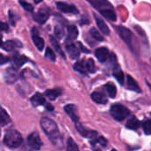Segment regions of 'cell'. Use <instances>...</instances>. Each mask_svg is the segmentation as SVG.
<instances>
[{"mask_svg": "<svg viewBox=\"0 0 151 151\" xmlns=\"http://www.w3.org/2000/svg\"><path fill=\"white\" fill-rule=\"evenodd\" d=\"M50 42H51L52 45L53 46V48L55 49V51H56V52H57L60 56H61V57L65 58V53L63 52V51H62L61 47L60 46V45H59L58 41H57L53 37H50Z\"/></svg>", "mask_w": 151, "mask_h": 151, "instance_id": "cell-24", "label": "cell"}, {"mask_svg": "<svg viewBox=\"0 0 151 151\" xmlns=\"http://www.w3.org/2000/svg\"><path fill=\"white\" fill-rule=\"evenodd\" d=\"M3 45V41H2V37L1 36H0V46H2Z\"/></svg>", "mask_w": 151, "mask_h": 151, "instance_id": "cell-40", "label": "cell"}, {"mask_svg": "<svg viewBox=\"0 0 151 151\" xmlns=\"http://www.w3.org/2000/svg\"><path fill=\"white\" fill-rule=\"evenodd\" d=\"M111 151H116V149H112Z\"/></svg>", "mask_w": 151, "mask_h": 151, "instance_id": "cell-42", "label": "cell"}, {"mask_svg": "<svg viewBox=\"0 0 151 151\" xmlns=\"http://www.w3.org/2000/svg\"><path fill=\"white\" fill-rule=\"evenodd\" d=\"M54 33H55L56 37H58L59 38L62 37H63V35H64V29H63V27H61V26H60V25L55 26Z\"/></svg>", "mask_w": 151, "mask_h": 151, "instance_id": "cell-35", "label": "cell"}, {"mask_svg": "<svg viewBox=\"0 0 151 151\" xmlns=\"http://www.w3.org/2000/svg\"><path fill=\"white\" fill-rule=\"evenodd\" d=\"M76 128H77V130L78 131V132L86 137V138H89L91 139H93L94 138H96L98 136V133L97 132H94V131H90V130H86L85 127H83V125L78 121L76 122Z\"/></svg>", "mask_w": 151, "mask_h": 151, "instance_id": "cell-7", "label": "cell"}, {"mask_svg": "<svg viewBox=\"0 0 151 151\" xmlns=\"http://www.w3.org/2000/svg\"><path fill=\"white\" fill-rule=\"evenodd\" d=\"M143 131L147 135H150L151 134V120L147 119L143 123Z\"/></svg>", "mask_w": 151, "mask_h": 151, "instance_id": "cell-31", "label": "cell"}, {"mask_svg": "<svg viewBox=\"0 0 151 151\" xmlns=\"http://www.w3.org/2000/svg\"><path fill=\"white\" fill-rule=\"evenodd\" d=\"M109 51L106 47H100L95 51V56L100 62H105L109 58Z\"/></svg>", "mask_w": 151, "mask_h": 151, "instance_id": "cell-12", "label": "cell"}, {"mask_svg": "<svg viewBox=\"0 0 151 151\" xmlns=\"http://www.w3.org/2000/svg\"><path fill=\"white\" fill-rule=\"evenodd\" d=\"M3 48L6 51H13L14 48H16L17 46H21L20 45H17L14 41H7L6 43L3 44Z\"/></svg>", "mask_w": 151, "mask_h": 151, "instance_id": "cell-29", "label": "cell"}, {"mask_svg": "<svg viewBox=\"0 0 151 151\" xmlns=\"http://www.w3.org/2000/svg\"><path fill=\"white\" fill-rule=\"evenodd\" d=\"M92 100L99 104H106L108 102L107 97L102 93H99V92H93L92 93Z\"/></svg>", "mask_w": 151, "mask_h": 151, "instance_id": "cell-16", "label": "cell"}, {"mask_svg": "<svg viewBox=\"0 0 151 151\" xmlns=\"http://www.w3.org/2000/svg\"><path fill=\"white\" fill-rule=\"evenodd\" d=\"M93 16H94L95 22H96V24H97L99 29H100L104 35H107V36L109 35V29L108 25L104 22V21H103L101 17H99L97 14H93Z\"/></svg>", "mask_w": 151, "mask_h": 151, "instance_id": "cell-13", "label": "cell"}, {"mask_svg": "<svg viewBox=\"0 0 151 151\" xmlns=\"http://www.w3.org/2000/svg\"><path fill=\"white\" fill-rule=\"evenodd\" d=\"M78 44H79V47H80V49H81V50H83V52H87V53H89V52H90V51H89L88 49H86V47H84V45H83L81 43H78ZM81 50H80V51H81Z\"/></svg>", "mask_w": 151, "mask_h": 151, "instance_id": "cell-38", "label": "cell"}, {"mask_svg": "<svg viewBox=\"0 0 151 151\" xmlns=\"http://www.w3.org/2000/svg\"><path fill=\"white\" fill-rule=\"evenodd\" d=\"M28 144L34 150H39L43 145L40 136L37 132H32L28 137Z\"/></svg>", "mask_w": 151, "mask_h": 151, "instance_id": "cell-6", "label": "cell"}, {"mask_svg": "<svg viewBox=\"0 0 151 151\" xmlns=\"http://www.w3.org/2000/svg\"><path fill=\"white\" fill-rule=\"evenodd\" d=\"M78 36V28L74 26V25H70L68 27V38L67 41H72L75 40Z\"/></svg>", "mask_w": 151, "mask_h": 151, "instance_id": "cell-18", "label": "cell"}, {"mask_svg": "<svg viewBox=\"0 0 151 151\" xmlns=\"http://www.w3.org/2000/svg\"><path fill=\"white\" fill-rule=\"evenodd\" d=\"M64 109L75 123L78 121V116L77 115V109H76V107L74 105H72V104L67 105L64 107Z\"/></svg>", "mask_w": 151, "mask_h": 151, "instance_id": "cell-14", "label": "cell"}, {"mask_svg": "<svg viewBox=\"0 0 151 151\" xmlns=\"http://www.w3.org/2000/svg\"><path fill=\"white\" fill-rule=\"evenodd\" d=\"M0 135H1V131H0Z\"/></svg>", "mask_w": 151, "mask_h": 151, "instance_id": "cell-43", "label": "cell"}, {"mask_svg": "<svg viewBox=\"0 0 151 151\" xmlns=\"http://www.w3.org/2000/svg\"><path fill=\"white\" fill-rule=\"evenodd\" d=\"M40 124L44 132L53 141V143L58 144V141L60 140V133L56 123L48 117H43L40 120Z\"/></svg>", "mask_w": 151, "mask_h": 151, "instance_id": "cell-2", "label": "cell"}, {"mask_svg": "<svg viewBox=\"0 0 151 151\" xmlns=\"http://www.w3.org/2000/svg\"><path fill=\"white\" fill-rule=\"evenodd\" d=\"M105 88L107 90V93L109 94V96L110 98H115L116 95V88L114 84L112 83H108L106 86H105Z\"/></svg>", "mask_w": 151, "mask_h": 151, "instance_id": "cell-25", "label": "cell"}, {"mask_svg": "<svg viewBox=\"0 0 151 151\" xmlns=\"http://www.w3.org/2000/svg\"><path fill=\"white\" fill-rule=\"evenodd\" d=\"M87 1L95 9H97L103 17L111 22L116 21V15L113 9V6L108 0H87Z\"/></svg>", "mask_w": 151, "mask_h": 151, "instance_id": "cell-1", "label": "cell"}, {"mask_svg": "<svg viewBox=\"0 0 151 151\" xmlns=\"http://www.w3.org/2000/svg\"><path fill=\"white\" fill-rule=\"evenodd\" d=\"M34 1H35L36 3H40V2L42 1V0H34Z\"/></svg>", "mask_w": 151, "mask_h": 151, "instance_id": "cell-41", "label": "cell"}, {"mask_svg": "<svg viewBox=\"0 0 151 151\" xmlns=\"http://www.w3.org/2000/svg\"><path fill=\"white\" fill-rule=\"evenodd\" d=\"M48 18H49V13L45 9H40L33 15L34 21L39 24H45L48 20Z\"/></svg>", "mask_w": 151, "mask_h": 151, "instance_id": "cell-9", "label": "cell"}, {"mask_svg": "<svg viewBox=\"0 0 151 151\" xmlns=\"http://www.w3.org/2000/svg\"><path fill=\"white\" fill-rule=\"evenodd\" d=\"M45 107H46V109H48V110H50V111H52V110H53V107L51 105V104H48V103H45Z\"/></svg>", "mask_w": 151, "mask_h": 151, "instance_id": "cell-39", "label": "cell"}, {"mask_svg": "<svg viewBox=\"0 0 151 151\" xmlns=\"http://www.w3.org/2000/svg\"><path fill=\"white\" fill-rule=\"evenodd\" d=\"M66 51L72 60L78 58L80 55V49L73 43H68L66 45Z\"/></svg>", "mask_w": 151, "mask_h": 151, "instance_id": "cell-10", "label": "cell"}, {"mask_svg": "<svg viewBox=\"0 0 151 151\" xmlns=\"http://www.w3.org/2000/svg\"><path fill=\"white\" fill-rule=\"evenodd\" d=\"M74 69L77 70L79 73L85 74L86 72V63L85 60H81V61H78L76 62L74 65Z\"/></svg>", "mask_w": 151, "mask_h": 151, "instance_id": "cell-26", "label": "cell"}, {"mask_svg": "<svg viewBox=\"0 0 151 151\" xmlns=\"http://www.w3.org/2000/svg\"><path fill=\"white\" fill-rule=\"evenodd\" d=\"M8 29H9V27H8L7 23L0 22V31H6V30H8Z\"/></svg>", "mask_w": 151, "mask_h": 151, "instance_id": "cell-37", "label": "cell"}, {"mask_svg": "<svg viewBox=\"0 0 151 151\" xmlns=\"http://www.w3.org/2000/svg\"><path fill=\"white\" fill-rule=\"evenodd\" d=\"M67 151H79L77 143H76L71 138H69L68 139V142H67Z\"/></svg>", "mask_w": 151, "mask_h": 151, "instance_id": "cell-27", "label": "cell"}, {"mask_svg": "<svg viewBox=\"0 0 151 151\" xmlns=\"http://www.w3.org/2000/svg\"><path fill=\"white\" fill-rule=\"evenodd\" d=\"M4 142L6 146L15 148L18 147L22 142V137L21 133L16 130H10L6 132L4 138Z\"/></svg>", "mask_w": 151, "mask_h": 151, "instance_id": "cell-3", "label": "cell"}, {"mask_svg": "<svg viewBox=\"0 0 151 151\" xmlns=\"http://www.w3.org/2000/svg\"><path fill=\"white\" fill-rule=\"evenodd\" d=\"M45 56V58H47V59H49V60H52V61H54L55 59H56V55H55L54 52H53L51 48H49V47L46 48Z\"/></svg>", "mask_w": 151, "mask_h": 151, "instance_id": "cell-32", "label": "cell"}, {"mask_svg": "<svg viewBox=\"0 0 151 151\" xmlns=\"http://www.w3.org/2000/svg\"><path fill=\"white\" fill-rule=\"evenodd\" d=\"M29 60L25 57V56H22V55H20L19 53H15L14 56H13V62L14 64L16 66V67H22L24 63H26Z\"/></svg>", "mask_w": 151, "mask_h": 151, "instance_id": "cell-21", "label": "cell"}, {"mask_svg": "<svg viewBox=\"0 0 151 151\" xmlns=\"http://www.w3.org/2000/svg\"><path fill=\"white\" fill-rule=\"evenodd\" d=\"M126 127L131 130H137L139 127V121L135 116H132L127 121Z\"/></svg>", "mask_w": 151, "mask_h": 151, "instance_id": "cell-23", "label": "cell"}, {"mask_svg": "<svg viewBox=\"0 0 151 151\" xmlns=\"http://www.w3.org/2000/svg\"><path fill=\"white\" fill-rule=\"evenodd\" d=\"M61 93V90L60 89H49L45 91V95L51 100V101H54L57 97H59Z\"/></svg>", "mask_w": 151, "mask_h": 151, "instance_id": "cell-22", "label": "cell"}, {"mask_svg": "<svg viewBox=\"0 0 151 151\" xmlns=\"http://www.w3.org/2000/svg\"><path fill=\"white\" fill-rule=\"evenodd\" d=\"M116 31L119 34V36L121 37V38L127 44V45L132 49V39H133V35L131 32L130 29H128L127 28H124L123 26H119L116 27Z\"/></svg>", "mask_w": 151, "mask_h": 151, "instance_id": "cell-5", "label": "cell"}, {"mask_svg": "<svg viewBox=\"0 0 151 151\" xmlns=\"http://www.w3.org/2000/svg\"><path fill=\"white\" fill-rule=\"evenodd\" d=\"M110 114L115 120L123 121L130 115V110L121 104H114L110 108Z\"/></svg>", "mask_w": 151, "mask_h": 151, "instance_id": "cell-4", "label": "cell"}, {"mask_svg": "<svg viewBox=\"0 0 151 151\" xmlns=\"http://www.w3.org/2000/svg\"><path fill=\"white\" fill-rule=\"evenodd\" d=\"M113 75H114V77L116 78V80L121 84L123 85L124 84V75L123 73V71L121 70V68H119V66L116 64L113 69Z\"/></svg>", "mask_w": 151, "mask_h": 151, "instance_id": "cell-20", "label": "cell"}, {"mask_svg": "<svg viewBox=\"0 0 151 151\" xmlns=\"http://www.w3.org/2000/svg\"><path fill=\"white\" fill-rule=\"evenodd\" d=\"M11 122L9 115L6 113V111L0 106V125L5 126Z\"/></svg>", "mask_w": 151, "mask_h": 151, "instance_id": "cell-19", "label": "cell"}, {"mask_svg": "<svg viewBox=\"0 0 151 151\" xmlns=\"http://www.w3.org/2000/svg\"><path fill=\"white\" fill-rule=\"evenodd\" d=\"M30 101H31V103H32V105H33L34 107H37V106H40V105H45V104L46 103V102H45V97H44L40 93H35V94L31 97Z\"/></svg>", "mask_w": 151, "mask_h": 151, "instance_id": "cell-15", "label": "cell"}, {"mask_svg": "<svg viewBox=\"0 0 151 151\" xmlns=\"http://www.w3.org/2000/svg\"><path fill=\"white\" fill-rule=\"evenodd\" d=\"M90 34H91V36H92L94 39H96V40H98V41H103V40H104L103 37L101 35V33H100L96 29H94V28H93V29H90Z\"/></svg>", "mask_w": 151, "mask_h": 151, "instance_id": "cell-30", "label": "cell"}, {"mask_svg": "<svg viewBox=\"0 0 151 151\" xmlns=\"http://www.w3.org/2000/svg\"><path fill=\"white\" fill-rule=\"evenodd\" d=\"M7 77H6V79H7V82L9 81V79H12V82L16 80V71L15 70H13L12 68H9L7 69Z\"/></svg>", "mask_w": 151, "mask_h": 151, "instance_id": "cell-34", "label": "cell"}, {"mask_svg": "<svg viewBox=\"0 0 151 151\" xmlns=\"http://www.w3.org/2000/svg\"><path fill=\"white\" fill-rule=\"evenodd\" d=\"M19 3L22 6V8H24L26 11H28V12H32L33 11V6L30 5L29 3L26 2L25 0H20Z\"/></svg>", "mask_w": 151, "mask_h": 151, "instance_id": "cell-33", "label": "cell"}, {"mask_svg": "<svg viewBox=\"0 0 151 151\" xmlns=\"http://www.w3.org/2000/svg\"><path fill=\"white\" fill-rule=\"evenodd\" d=\"M86 68L88 72L90 73H94L96 71V67H95V63L94 60L93 59H89L86 62Z\"/></svg>", "mask_w": 151, "mask_h": 151, "instance_id": "cell-28", "label": "cell"}, {"mask_svg": "<svg viewBox=\"0 0 151 151\" xmlns=\"http://www.w3.org/2000/svg\"><path fill=\"white\" fill-rule=\"evenodd\" d=\"M58 9L65 14H78V8L76 7L73 5H69L64 2H58L56 4Z\"/></svg>", "mask_w": 151, "mask_h": 151, "instance_id": "cell-8", "label": "cell"}, {"mask_svg": "<svg viewBox=\"0 0 151 151\" xmlns=\"http://www.w3.org/2000/svg\"><path fill=\"white\" fill-rule=\"evenodd\" d=\"M9 61V58L5 56L4 54L2 53H0V65H2V64H5V63H7Z\"/></svg>", "mask_w": 151, "mask_h": 151, "instance_id": "cell-36", "label": "cell"}, {"mask_svg": "<svg viewBox=\"0 0 151 151\" xmlns=\"http://www.w3.org/2000/svg\"><path fill=\"white\" fill-rule=\"evenodd\" d=\"M127 88L129 90L134 91L136 93H140L141 92L138 83L131 77V76H127Z\"/></svg>", "mask_w": 151, "mask_h": 151, "instance_id": "cell-17", "label": "cell"}, {"mask_svg": "<svg viewBox=\"0 0 151 151\" xmlns=\"http://www.w3.org/2000/svg\"><path fill=\"white\" fill-rule=\"evenodd\" d=\"M32 40L34 42L35 46L37 48L38 51H43L44 46H45V41L44 39L39 36L38 31L34 28L32 30Z\"/></svg>", "mask_w": 151, "mask_h": 151, "instance_id": "cell-11", "label": "cell"}]
</instances>
